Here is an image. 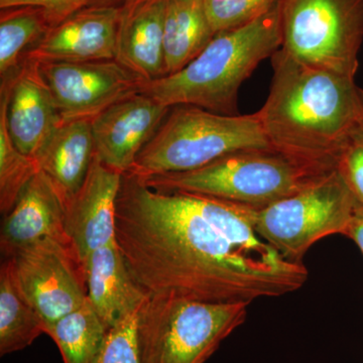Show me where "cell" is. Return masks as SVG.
Listing matches in <instances>:
<instances>
[{
  "instance_id": "3",
  "label": "cell",
  "mask_w": 363,
  "mask_h": 363,
  "mask_svg": "<svg viewBox=\"0 0 363 363\" xmlns=\"http://www.w3.org/2000/svg\"><path fill=\"white\" fill-rule=\"evenodd\" d=\"M281 45L278 4L247 25L217 33L185 68L149 81L140 93L168 107L188 105L234 116L241 85Z\"/></svg>"
},
{
  "instance_id": "2",
  "label": "cell",
  "mask_w": 363,
  "mask_h": 363,
  "mask_svg": "<svg viewBox=\"0 0 363 363\" xmlns=\"http://www.w3.org/2000/svg\"><path fill=\"white\" fill-rule=\"evenodd\" d=\"M272 64L269 96L257 112L269 145L306 164L336 169L362 104L355 77L306 65L281 49Z\"/></svg>"
},
{
  "instance_id": "6",
  "label": "cell",
  "mask_w": 363,
  "mask_h": 363,
  "mask_svg": "<svg viewBox=\"0 0 363 363\" xmlns=\"http://www.w3.org/2000/svg\"><path fill=\"white\" fill-rule=\"evenodd\" d=\"M247 303L172 296L147 298L136 314L140 363H205L247 317Z\"/></svg>"
},
{
  "instance_id": "15",
  "label": "cell",
  "mask_w": 363,
  "mask_h": 363,
  "mask_svg": "<svg viewBox=\"0 0 363 363\" xmlns=\"http://www.w3.org/2000/svg\"><path fill=\"white\" fill-rule=\"evenodd\" d=\"M66 203L56 184L40 171L23 189L13 209L4 216L0 247L4 257H11L44 238H68Z\"/></svg>"
},
{
  "instance_id": "26",
  "label": "cell",
  "mask_w": 363,
  "mask_h": 363,
  "mask_svg": "<svg viewBox=\"0 0 363 363\" xmlns=\"http://www.w3.org/2000/svg\"><path fill=\"white\" fill-rule=\"evenodd\" d=\"M136 314L109 329L104 347L93 363H140L135 338Z\"/></svg>"
},
{
  "instance_id": "29",
  "label": "cell",
  "mask_w": 363,
  "mask_h": 363,
  "mask_svg": "<svg viewBox=\"0 0 363 363\" xmlns=\"http://www.w3.org/2000/svg\"><path fill=\"white\" fill-rule=\"evenodd\" d=\"M147 1H154V0H92V1L90 2V6L128 7Z\"/></svg>"
},
{
  "instance_id": "19",
  "label": "cell",
  "mask_w": 363,
  "mask_h": 363,
  "mask_svg": "<svg viewBox=\"0 0 363 363\" xmlns=\"http://www.w3.org/2000/svg\"><path fill=\"white\" fill-rule=\"evenodd\" d=\"M214 37L204 0H167L164 18V76L185 68Z\"/></svg>"
},
{
  "instance_id": "27",
  "label": "cell",
  "mask_w": 363,
  "mask_h": 363,
  "mask_svg": "<svg viewBox=\"0 0 363 363\" xmlns=\"http://www.w3.org/2000/svg\"><path fill=\"white\" fill-rule=\"evenodd\" d=\"M91 0H0V9L18 6L40 7L47 14L52 26L59 25L69 16L89 6Z\"/></svg>"
},
{
  "instance_id": "24",
  "label": "cell",
  "mask_w": 363,
  "mask_h": 363,
  "mask_svg": "<svg viewBox=\"0 0 363 363\" xmlns=\"http://www.w3.org/2000/svg\"><path fill=\"white\" fill-rule=\"evenodd\" d=\"M279 0H204L208 21L215 35L240 28L271 11Z\"/></svg>"
},
{
  "instance_id": "28",
  "label": "cell",
  "mask_w": 363,
  "mask_h": 363,
  "mask_svg": "<svg viewBox=\"0 0 363 363\" xmlns=\"http://www.w3.org/2000/svg\"><path fill=\"white\" fill-rule=\"evenodd\" d=\"M345 236L354 241L363 253V207H360L357 210L354 218L348 227Z\"/></svg>"
},
{
  "instance_id": "13",
  "label": "cell",
  "mask_w": 363,
  "mask_h": 363,
  "mask_svg": "<svg viewBox=\"0 0 363 363\" xmlns=\"http://www.w3.org/2000/svg\"><path fill=\"white\" fill-rule=\"evenodd\" d=\"M1 86L11 140L21 152L35 157L63 123L40 62L25 58L16 73L2 79Z\"/></svg>"
},
{
  "instance_id": "10",
  "label": "cell",
  "mask_w": 363,
  "mask_h": 363,
  "mask_svg": "<svg viewBox=\"0 0 363 363\" xmlns=\"http://www.w3.org/2000/svg\"><path fill=\"white\" fill-rule=\"evenodd\" d=\"M40 71L62 121L89 119L121 100L140 93L147 81L116 60L97 62H45Z\"/></svg>"
},
{
  "instance_id": "12",
  "label": "cell",
  "mask_w": 363,
  "mask_h": 363,
  "mask_svg": "<svg viewBox=\"0 0 363 363\" xmlns=\"http://www.w3.org/2000/svg\"><path fill=\"white\" fill-rule=\"evenodd\" d=\"M123 173L95 154L82 186L66 203L65 231L83 262L116 241V208Z\"/></svg>"
},
{
  "instance_id": "9",
  "label": "cell",
  "mask_w": 363,
  "mask_h": 363,
  "mask_svg": "<svg viewBox=\"0 0 363 363\" xmlns=\"http://www.w3.org/2000/svg\"><path fill=\"white\" fill-rule=\"evenodd\" d=\"M23 293L45 324L84 304L88 297L84 262L68 238H47L11 255Z\"/></svg>"
},
{
  "instance_id": "14",
  "label": "cell",
  "mask_w": 363,
  "mask_h": 363,
  "mask_svg": "<svg viewBox=\"0 0 363 363\" xmlns=\"http://www.w3.org/2000/svg\"><path fill=\"white\" fill-rule=\"evenodd\" d=\"M121 18V7L86 6L50 28L26 58L40 63L114 60Z\"/></svg>"
},
{
  "instance_id": "16",
  "label": "cell",
  "mask_w": 363,
  "mask_h": 363,
  "mask_svg": "<svg viewBox=\"0 0 363 363\" xmlns=\"http://www.w3.org/2000/svg\"><path fill=\"white\" fill-rule=\"evenodd\" d=\"M88 298L108 329L138 313L149 296L136 284L116 241L85 262Z\"/></svg>"
},
{
  "instance_id": "25",
  "label": "cell",
  "mask_w": 363,
  "mask_h": 363,
  "mask_svg": "<svg viewBox=\"0 0 363 363\" xmlns=\"http://www.w3.org/2000/svg\"><path fill=\"white\" fill-rule=\"evenodd\" d=\"M336 169L363 207V100L338 155Z\"/></svg>"
},
{
  "instance_id": "18",
  "label": "cell",
  "mask_w": 363,
  "mask_h": 363,
  "mask_svg": "<svg viewBox=\"0 0 363 363\" xmlns=\"http://www.w3.org/2000/svg\"><path fill=\"white\" fill-rule=\"evenodd\" d=\"M94 156L91 121L75 119L60 124L35 159L67 201L82 186Z\"/></svg>"
},
{
  "instance_id": "11",
  "label": "cell",
  "mask_w": 363,
  "mask_h": 363,
  "mask_svg": "<svg viewBox=\"0 0 363 363\" xmlns=\"http://www.w3.org/2000/svg\"><path fill=\"white\" fill-rule=\"evenodd\" d=\"M169 108L140 92L112 105L91 121L95 154L109 168L130 171Z\"/></svg>"
},
{
  "instance_id": "4",
  "label": "cell",
  "mask_w": 363,
  "mask_h": 363,
  "mask_svg": "<svg viewBox=\"0 0 363 363\" xmlns=\"http://www.w3.org/2000/svg\"><path fill=\"white\" fill-rule=\"evenodd\" d=\"M334 169L306 164L269 147L240 150L193 171L140 180L157 192L210 196L257 210L300 192Z\"/></svg>"
},
{
  "instance_id": "17",
  "label": "cell",
  "mask_w": 363,
  "mask_h": 363,
  "mask_svg": "<svg viewBox=\"0 0 363 363\" xmlns=\"http://www.w3.org/2000/svg\"><path fill=\"white\" fill-rule=\"evenodd\" d=\"M167 0L121 7L116 61L143 80L164 76V18Z\"/></svg>"
},
{
  "instance_id": "8",
  "label": "cell",
  "mask_w": 363,
  "mask_h": 363,
  "mask_svg": "<svg viewBox=\"0 0 363 363\" xmlns=\"http://www.w3.org/2000/svg\"><path fill=\"white\" fill-rule=\"evenodd\" d=\"M281 45L306 65L355 77L363 0H279Z\"/></svg>"
},
{
  "instance_id": "7",
  "label": "cell",
  "mask_w": 363,
  "mask_h": 363,
  "mask_svg": "<svg viewBox=\"0 0 363 363\" xmlns=\"http://www.w3.org/2000/svg\"><path fill=\"white\" fill-rule=\"evenodd\" d=\"M359 203L337 169L300 192L262 208H248L253 229L286 259L303 264L309 248L326 236L345 235Z\"/></svg>"
},
{
  "instance_id": "21",
  "label": "cell",
  "mask_w": 363,
  "mask_h": 363,
  "mask_svg": "<svg viewBox=\"0 0 363 363\" xmlns=\"http://www.w3.org/2000/svg\"><path fill=\"white\" fill-rule=\"evenodd\" d=\"M108 331L87 297L75 311L45 324V334L58 346L64 363H93L104 347Z\"/></svg>"
},
{
  "instance_id": "23",
  "label": "cell",
  "mask_w": 363,
  "mask_h": 363,
  "mask_svg": "<svg viewBox=\"0 0 363 363\" xmlns=\"http://www.w3.org/2000/svg\"><path fill=\"white\" fill-rule=\"evenodd\" d=\"M6 91L1 86L0 101V212L13 209L23 189L40 171L35 157L21 152L14 145L6 123Z\"/></svg>"
},
{
  "instance_id": "20",
  "label": "cell",
  "mask_w": 363,
  "mask_h": 363,
  "mask_svg": "<svg viewBox=\"0 0 363 363\" xmlns=\"http://www.w3.org/2000/svg\"><path fill=\"white\" fill-rule=\"evenodd\" d=\"M45 332V320L23 293L13 259L6 257L0 267V355L25 350Z\"/></svg>"
},
{
  "instance_id": "5",
  "label": "cell",
  "mask_w": 363,
  "mask_h": 363,
  "mask_svg": "<svg viewBox=\"0 0 363 363\" xmlns=\"http://www.w3.org/2000/svg\"><path fill=\"white\" fill-rule=\"evenodd\" d=\"M269 147L257 112L228 116L181 105L168 114L126 173L145 180L200 169L240 150Z\"/></svg>"
},
{
  "instance_id": "22",
  "label": "cell",
  "mask_w": 363,
  "mask_h": 363,
  "mask_svg": "<svg viewBox=\"0 0 363 363\" xmlns=\"http://www.w3.org/2000/svg\"><path fill=\"white\" fill-rule=\"evenodd\" d=\"M52 28L40 7L18 6L1 9L0 14V74L13 76L21 68V55L35 47Z\"/></svg>"
},
{
  "instance_id": "1",
  "label": "cell",
  "mask_w": 363,
  "mask_h": 363,
  "mask_svg": "<svg viewBox=\"0 0 363 363\" xmlns=\"http://www.w3.org/2000/svg\"><path fill=\"white\" fill-rule=\"evenodd\" d=\"M116 242L149 297L247 303L302 288L304 264L279 255L253 229L247 208L210 196L161 193L124 173Z\"/></svg>"
}]
</instances>
